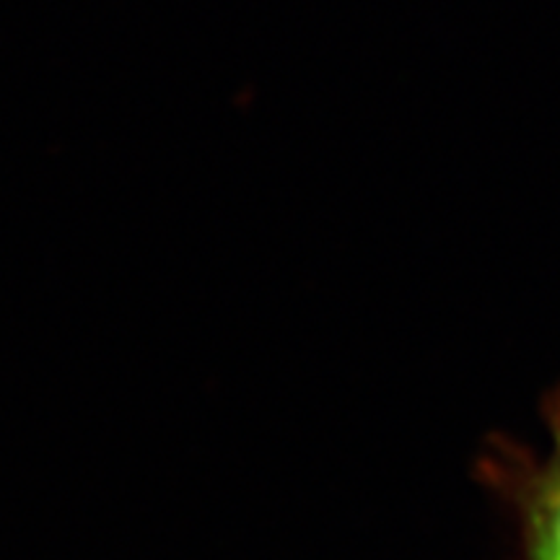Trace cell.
Wrapping results in <instances>:
<instances>
[{
    "label": "cell",
    "mask_w": 560,
    "mask_h": 560,
    "mask_svg": "<svg viewBox=\"0 0 560 560\" xmlns=\"http://www.w3.org/2000/svg\"><path fill=\"white\" fill-rule=\"evenodd\" d=\"M548 450L495 439L478 462L480 480L509 509L520 560H560V389L545 402Z\"/></svg>",
    "instance_id": "1"
}]
</instances>
